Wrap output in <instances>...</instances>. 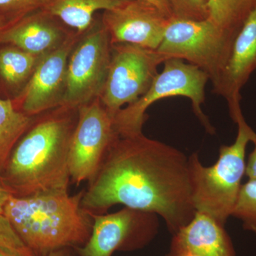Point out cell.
<instances>
[{
	"label": "cell",
	"mask_w": 256,
	"mask_h": 256,
	"mask_svg": "<svg viewBox=\"0 0 256 256\" xmlns=\"http://www.w3.org/2000/svg\"><path fill=\"white\" fill-rule=\"evenodd\" d=\"M18 20H10V18H6V16L0 15V32L3 31L6 28L10 26L12 24Z\"/></svg>",
	"instance_id": "cell-29"
},
{
	"label": "cell",
	"mask_w": 256,
	"mask_h": 256,
	"mask_svg": "<svg viewBox=\"0 0 256 256\" xmlns=\"http://www.w3.org/2000/svg\"><path fill=\"white\" fill-rule=\"evenodd\" d=\"M44 10L23 16L0 32V46L18 47L36 56L50 53L65 42L67 34Z\"/></svg>",
	"instance_id": "cell-14"
},
{
	"label": "cell",
	"mask_w": 256,
	"mask_h": 256,
	"mask_svg": "<svg viewBox=\"0 0 256 256\" xmlns=\"http://www.w3.org/2000/svg\"><path fill=\"white\" fill-rule=\"evenodd\" d=\"M117 136L114 118L99 98L78 108L68 153L70 181L76 185L96 176L111 142Z\"/></svg>",
	"instance_id": "cell-9"
},
{
	"label": "cell",
	"mask_w": 256,
	"mask_h": 256,
	"mask_svg": "<svg viewBox=\"0 0 256 256\" xmlns=\"http://www.w3.org/2000/svg\"><path fill=\"white\" fill-rule=\"evenodd\" d=\"M170 18L152 5L130 0L119 8L104 12L102 23L112 45L127 44L158 50Z\"/></svg>",
	"instance_id": "cell-12"
},
{
	"label": "cell",
	"mask_w": 256,
	"mask_h": 256,
	"mask_svg": "<svg viewBox=\"0 0 256 256\" xmlns=\"http://www.w3.org/2000/svg\"><path fill=\"white\" fill-rule=\"evenodd\" d=\"M80 35L70 34L60 46L40 58L26 86L13 101L16 108L36 116L62 107L69 56Z\"/></svg>",
	"instance_id": "cell-11"
},
{
	"label": "cell",
	"mask_w": 256,
	"mask_h": 256,
	"mask_svg": "<svg viewBox=\"0 0 256 256\" xmlns=\"http://www.w3.org/2000/svg\"><path fill=\"white\" fill-rule=\"evenodd\" d=\"M232 216L242 220L245 230L256 234V180L242 184Z\"/></svg>",
	"instance_id": "cell-20"
},
{
	"label": "cell",
	"mask_w": 256,
	"mask_h": 256,
	"mask_svg": "<svg viewBox=\"0 0 256 256\" xmlns=\"http://www.w3.org/2000/svg\"><path fill=\"white\" fill-rule=\"evenodd\" d=\"M41 57L18 47L0 46V78L3 84L20 94L31 78Z\"/></svg>",
	"instance_id": "cell-17"
},
{
	"label": "cell",
	"mask_w": 256,
	"mask_h": 256,
	"mask_svg": "<svg viewBox=\"0 0 256 256\" xmlns=\"http://www.w3.org/2000/svg\"><path fill=\"white\" fill-rule=\"evenodd\" d=\"M232 118L238 127L236 138L233 144L220 146L214 164L204 166L196 153L188 158L195 210L206 214L223 225L232 216L246 175L248 144L256 139V132L247 124L242 108Z\"/></svg>",
	"instance_id": "cell-4"
},
{
	"label": "cell",
	"mask_w": 256,
	"mask_h": 256,
	"mask_svg": "<svg viewBox=\"0 0 256 256\" xmlns=\"http://www.w3.org/2000/svg\"><path fill=\"white\" fill-rule=\"evenodd\" d=\"M78 108L60 107L38 114L12 152L0 182L11 196L68 192V153Z\"/></svg>",
	"instance_id": "cell-2"
},
{
	"label": "cell",
	"mask_w": 256,
	"mask_h": 256,
	"mask_svg": "<svg viewBox=\"0 0 256 256\" xmlns=\"http://www.w3.org/2000/svg\"><path fill=\"white\" fill-rule=\"evenodd\" d=\"M35 117L18 110L11 99L0 98V174L16 143L31 126Z\"/></svg>",
	"instance_id": "cell-18"
},
{
	"label": "cell",
	"mask_w": 256,
	"mask_h": 256,
	"mask_svg": "<svg viewBox=\"0 0 256 256\" xmlns=\"http://www.w3.org/2000/svg\"><path fill=\"white\" fill-rule=\"evenodd\" d=\"M170 250H188L200 256H236L224 225L201 212H196L191 222L173 235Z\"/></svg>",
	"instance_id": "cell-15"
},
{
	"label": "cell",
	"mask_w": 256,
	"mask_h": 256,
	"mask_svg": "<svg viewBox=\"0 0 256 256\" xmlns=\"http://www.w3.org/2000/svg\"><path fill=\"white\" fill-rule=\"evenodd\" d=\"M254 148L248 156L246 168V176L252 180H256V139L254 141Z\"/></svg>",
	"instance_id": "cell-24"
},
{
	"label": "cell",
	"mask_w": 256,
	"mask_h": 256,
	"mask_svg": "<svg viewBox=\"0 0 256 256\" xmlns=\"http://www.w3.org/2000/svg\"><path fill=\"white\" fill-rule=\"evenodd\" d=\"M0 246L24 256H35L24 244L10 220L2 214H0Z\"/></svg>",
	"instance_id": "cell-23"
},
{
	"label": "cell",
	"mask_w": 256,
	"mask_h": 256,
	"mask_svg": "<svg viewBox=\"0 0 256 256\" xmlns=\"http://www.w3.org/2000/svg\"><path fill=\"white\" fill-rule=\"evenodd\" d=\"M89 213L92 232L85 245L74 248L79 256H112L116 252L138 250L158 233V220L153 214L128 207L106 215Z\"/></svg>",
	"instance_id": "cell-10"
},
{
	"label": "cell",
	"mask_w": 256,
	"mask_h": 256,
	"mask_svg": "<svg viewBox=\"0 0 256 256\" xmlns=\"http://www.w3.org/2000/svg\"><path fill=\"white\" fill-rule=\"evenodd\" d=\"M159 215L174 235L196 214L188 158L174 146L146 137L116 136L84 191V210L102 214L112 206Z\"/></svg>",
	"instance_id": "cell-1"
},
{
	"label": "cell",
	"mask_w": 256,
	"mask_h": 256,
	"mask_svg": "<svg viewBox=\"0 0 256 256\" xmlns=\"http://www.w3.org/2000/svg\"><path fill=\"white\" fill-rule=\"evenodd\" d=\"M84 191L52 192L35 196H10L3 214L35 256L66 248L82 246L92 232V218L82 208Z\"/></svg>",
	"instance_id": "cell-3"
},
{
	"label": "cell",
	"mask_w": 256,
	"mask_h": 256,
	"mask_svg": "<svg viewBox=\"0 0 256 256\" xmlns=\"http://www.w3.org/2000/svg\"><path fill=\"white\" fill-rule=\"evenodd\" d=\"M166 256H200L188 250H170Z\"/></svg>",
	"instance_id": "cell-28"
},
{
	"label": "cell",
	"mask_w": 256,
	"mask_h": 256,
	"mask_svg": "<svg viewBox=\"0 0 256 256\" xmlns=\"http://www.w3.org/2000/svg\"><path fill=\"white\" fill-rule=\"evenodd\" d=\"M144 2L152 5L158 8L160 12L166 15L168 18H172L171 10H170L169 4H168V0H141Z\"/></svg>",
	"instance_id": "cell-25"
},
{
	"label": "cell",
	"mask_w": 256,
	"mask_h": 256,
	"mask_svg": "<svg viewBox=\"0 0 256 256\" xmlns=\"http://www.w3.org/2000/svg\"><path fill=\"white\" fill-rule=\"evenodd\" d=\"M256 4V0H208L207 18L235 40Z\"/></svg>",
	"instance_id": "cell-19"
},
{
	"label": "cell",
	"mask_w": 256,
	"mask_h": 256,
	"mask_svg": "<svg viewBox=\"0 0 256 256\" xmlns=\"http://www.w3.org/2000/svg\"><path fill=\"white\" fill-rule=\"evenodd\" d=\"M234 38L208 18H171L158 52L168 58H180L204 72L212 85L228 62Z\"/></svg>",
	"instance_id": "cell-6"
},
{
	"label": "cell",
	"mask_w": 256,
	"mask_h": 256,
	"mask_svg": "<svg viewBox=\"0 0 256 256\" xmlns=\"http://www.w3.org/2000/svg\"><path fill=\"white\" fill-rule=\"evenodd\" d=\"M256 72V4L242 24L226 65L213 86V92L228 104L229 114L240 108L242 90Z\"/></svg>",
	"instance_id": "cell-13"
},
{
	"label": "cell",
	"mask_w": 256,
	"mask_h": 256,
	"mask_svg": "<svg viewBox=\"0 0 256 256\" xmlns=\"http://www.w3.org/2000/svg\"><path fill=\"white\" fill-rule=\"evenodd\" d=\"M50 0H0V15L18 20L38 10L46 9Z\"/></svg>",
	"instance_id": "cell-22"
},
{
	"label": "cell",
	"mask_w": 256,
	"mask_h": 256,
	"mask_svg": "<svg viewBox=\"0 0 256 256\" xmlns=\"http://www.w3.org/2000/svg\"><path fill=\"white\" fill-rule=\"evenodd\" d=\"M10 196V192L3 186L0 182V214L4 213V208L6 202L9 200Z\"/></svg>",
	"instance_id": "cell-26"
},
{
	"label": "cell",
	"mask_w": 256,
	"mask_h": 256,
	"mask_svg": "<svg viewBox=\"0 0 256 256\" xmlns=\"http://www.w3.org/2000/svg\"><path fill=\"white\" fill-rule=\"evenodd\" d=\"M208 0H168L172 18L204 20L208 18Z\"/></svg>",
	"instance_id": "cell-21"
},
{
	"label": "cell",
	"mask_w": 256,
	"mask_h": 256,
	"mask_svg": "<svg viewBox=\"0 0 256 256\" xmlns=\"http://www.w3.org/2000/svg\"><path fill=\"white\" fill-rule=\"evenodd\" d=\"M130 0H50L44 10L76 33H85L92 28L97 12L114 10Z\"/></svg>",
	"instance_id": "cell-16"
},
{
	"label": "cell",
	"mask_w": 256,
	"mask_h": 256,
	"mask_svg": "<svg viewBox=\"0 0 256 256\" xmlns=\"http://www.w3.org/2000/svg\"><path fill=\"white\" fill-rule=\"evenodd\" d=\"M0 256H24L18 252L0 246Z\"/></svg>",
	"instance_id": "cell-30"
},
{
	"label": "cell",
	"mask_w": 256,
	"mask_h": 256,
	"mask_svg": "<svg viewBox=\"0 0 256 256\" xmlns=\"http://www.w3.org/2000/svg\"><path fill=\"white\" fill-rule=\"evenodd\" d=\"M111 52L110 36L102 22L80 35L69 56L62 107L77 109L100 97Z\"/></svg>",
	"instance_id": "cell-8"
},
{
	"label": "cell",
	"mask_w": 256,
	"mask_h": 256,
	"mask_svg": "<svg viewBox=\"0 0 256 256\" xmlns=\"http://www.w3.org/2000/svg\"><path fill=\"white\" fill-rule=\"evenodd\" d=\"M45 256H79L78 254L76 252L75 249L72 248H66L60 249V250H54L47 254Z\"/></svg>",
	"instance_id": "cell-27"
},
{
	"label": "cell",
	"mask_w": 256,
	"mask_h": 256,
	"mask_svg": "<svg viewBox=\"0 0 256 256\" xmlns=\"http://www.w3.org/2000/svg\"><path fill=\"white\" fill-rule=\"evenodd\" d=\"M208 82L210 78L204 72L185 60L180 58L165 60L162 70L146 94L114 116V132L122 137L142 134L143 126L148 118L146 111L152 104L168 98L184 97L191 101L194 114L207 132L214 134V128L202 110Z\"/></svg>",
	"instance_id": "cell-5"
},
{
	"label": "cell",
	"mask_w": 256,
	"mask_h": 256,
	"mask_svg": "<svg viewBox=\"0 0 256 256\" xmlns=\"http://www.w3.org/2000/svg\"><path fill=\"white\" fill-rule=\"evenodd\" d=\"M168 60L158 50L127 44L112 45L108 73L99 98L114 118L124 106L146 94L159 73L158 67Z\"/></svg>",
	"instance_id": "cell-7"
}]
</instances>
